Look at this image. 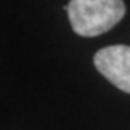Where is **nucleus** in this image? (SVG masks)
Masks as SVG:
<instances>
[{
  "instance_id": "f03ea898",
  "label": "nucleus",
  "mask_w": 130,
  "mask_h": 130,
  "mask_svg": "<svg viewBox=\"0 0 130 130\" xmlns=\"http://www.w3.org/2000/svg\"><path fill=\"white\" fill-rule=\"evenodd\" d=\"M94 66L110 83L130 94V45H108L94 55Z\"/></svg>"
},
{
  "instance_id": "f257e3e1",
  "label": "nucleus",
  "mask_w": 130,
  "mask_h": 130,
  "mask_svg": "<svg viewBox=\"0 0 130 130\" xmlns=\"http://www.w3.org/2000/svg\"><path fill=\"white\" fill-rule=\"evenodd\" d=\"M72 30L92 38L111 30L125 14L122 0H71L64 6Z\"/></svg>"
}]
</instances>
